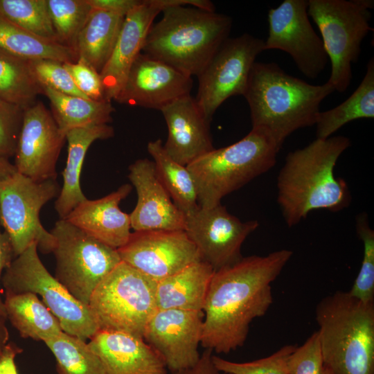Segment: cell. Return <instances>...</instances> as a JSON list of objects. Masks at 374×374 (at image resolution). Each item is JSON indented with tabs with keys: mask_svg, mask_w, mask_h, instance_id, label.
Masks as SVG:
<instances>
[{
	"mask_svg": "<svg viewBox=\"0 0 374 374\" xmlns=\"http://www.w3.org/2000/svg\"><path fill=\"white\" fill-rule=\"evenodd\" d=\"M292 254L280 249L264 256L242 257L214 271L202 310L204 349L227 354L244 344L251 322L272 305L271 283Z\"/></svg>",
	"mask_w": 374,
	"mask_h": 374,
	"instance_id": "1",
	"label": "cell"
},
{
	"mask_svg": "<svg viewBox=\"0 0 374 374\" xmlns=\"http://www.w3.org/2000/svg\"><path fill=\"white\" fill-rule=\"evenodd\" d=\"M350 146L348 137L332 136L316 139L287 154L277 177V202L289 227L314 210L338 212L350 205L349 187L334 172L339 158Z\"/></svg>",
	"mask_w": 374,
	"mask_h": 374,
	"instance_id": "2",
	"label": "cell"
},
{
	"mask_svg": "<svg viewBox=\"0 0 374 374\" xmlns=\"http://www.w3.org/2000/svg\"><path fill=\"white\" fill-rule=\"evenodd\" d=\"M334 91L328 82L311 84L276 63L256 62L243 96L252 128L264 130L281 148L293 132L315 125L321 102Z\"/></svg>",
	"mask_w": 374,
	"mask_h": 374,
	"instance_id": "3",
	"label": "cell"
},
{
	"mask_svg": "<svg viewBox=\"0 0 374 374\" xmlns=\"http://www.w3.org/2000/svg\"><path fill=\"white\" fill-rule=\"evenodd\" d=\"M148 33L142 53L192 77L197 76L229 38L232 19L191 6L166 8Z\"/></svg>",
	"mask_w": 374,
	"mask_h": 374,
	"instance_id": "4",
	"label": "cell"
},
{
	"mask_svg": "<svg viewBox=\"0 0 374 374\" xmlns=\"http://www.w3.org/2000/svg\"><path fill=\"white\" fill-rule=\"evenodd\" d=\"M315 318L331 374H374V303L337 291L317 303Z\"/></svg>",
	"mask_w": 374,
	"mask_h": 374,
	"instance_id": "5",
	"label": "cell"
},
{
	"mask_svg": "<svg viewBox=\"0 0 374 374\" xmlns=\"http://www.w3.org/2000/svg\"><path fill=\"white\" fill-rule=\"evenodd\" d=\"M280 148L268 133L252 128L238 141L214 148L188 165L199 206L221 204L224 196L267 172L275 165Z\"/></svg>",
	"mask_w": 374,
	"mask_h": 374,
	"instance_id": "6",
	"label": "cell"
},
{
	"mask_svg": "<svg viewBox=\"0 0 374 374\" xmlns=\"http://www.w3.org/2000/svg\"><path fill=\"white\" fill-rule=\"evenodd\" d=\"M373 1L309 0L308 14L317 26L331 64L328 82L345 92L352 80V64L361 54L363 39L373 30Z\"/></svg>",
	"mask_w": 374,
	"mask_h": 374,
	"instance_id": "7",
	"label": "cell"
},
{
	"mask_svg": "<svg viewBox=\"0 0 374 374\" xmlns=\"http://www.w3.org/2000/svg\"><path fill=\"white\" fill-rule=\"evenodd\" d=\"M157 283L121 261L96 287L89 302L98 330L143 338L157 310Z\"/></svg>",
	"mask_w": 374,
	"mask_h": 374,
	"instance_id": "8",
	"label": "cell"
},
{
	"mask_svg": "<svg viewBox=\"0 0 374 374\" xmlns=\"http://www.w3.org/2000/svg\"><path fill=\"white\" fill-rule=\"evenodd\" d=\"M1 283L5 294L30 292L40 296L69 335L86 341L98 330L89 305L77 300L49 273L35 243L14 258L4 270Z\"/></svg>",
	"mask_w": 374,
	"mask_h": 374,
	"instance_id": "9",
	"label": "cell"
},
{
	"mask_svg": "<svg viewBox=\"0 0 374 374\" xmlns=\"http://www.w3.org/2000/svg\"><path fill=\"white\" fill-rule=\"evenodd\" d=\"M55 238V278L78 301L89 305L100 283L121 262L113 248L64 219L50 231Z\"/></svg>",
	"mask_w": 374,
	"mask_h": 374,
	"instance_id": "10",
	"label": "cell"
},
{
	"mask_svg": "<svg viewBox=\"0 0 374 374\" xmlns=\"http://www.w3.org/2000/svg\"><path fill=\"white\" fill-rule=\"evenodd\" d=\"M60 190L56 179L35 181L18 172L0 179V223L15 257L33 243L43 253L53 252L55 238L42 224L39 213Z\"/></svg>",
	"mask_w": 374,
	"mask_h": 374,
	"instance_id": "11",
	"label": "cell"
},
{
	"mask_svg": "<svg viewBox=\"0 0 374 374\" xmlns=\"http://www.w3.org/2000/svg\"><path fill=\"white\" fill-rule=\"evenodd\" d=\"M264 51L265 41L249 33L229 37L223 42L197 76L195 98L208 120L211 121L226 100L244 95L251 68Z\"/></svg>",
	"mask_w": 374,
	"mask_h": 374,
	"instance_id": "12",
	"label": "cell"
},
{
	"mask_svg": "<svg viewBox=\"0 0 374 374\" xmlns=\"http://www.w3.org/2000/svg\"><path fill=\"white\" fill-rule=\"evenodd\" d=\"M308 0H285L268 11L269 32L265 50L289 54L308 78H317L325 69L328 57L321 38L308 14Z\"/></svg>",
	"mask_w": 374,
	"mask_h": 374,
	"instance_id": "13",
	"label": "cell"
},
{
	"mask_svg": "<svg viewBox=\"0 0 374 374\" xmlns=\"http://www.w3.org/2000/svg\"><path fill=\"white\" fill-rule=\"evenodd\" d=\"M259 226L257 220L241 221L219 204L199 207L185 215L184 231L196 246L202 260L214 271L238 262L246 238Z\"/></svg>",
	"mask_w": 374,
	"mask_h": 374,
	"instance_id": "14",
	"label": "cell"
},
{
	"mask_svg": "<svg viewBox=\"0 0 374 374\" xmlns=\"http://www.w3.org/2000/svg\"><path fill=\"white\" fill-rule=\"evenodd\" d=\"M117 251L121 261L156 282L202 260L184 230L133 231Z\"/></svg>",
	"mask_w": 374,
	"mask_h": 374,
	"instance_id": "15",
	"label": "cell"
},
{
	"mask_svg": "<svg viewBox=\"0 0 374 374\" xmlns=\"http://www.w3.org/2000/svg\"><path fill=\"white\" fill-rule=\"evenodd\" d=\"M203 322V311L157 309L148 321L143 338L170 373L178 372L194 366L199 359Z\"/></svg>",
	"mask_w": 374,
	"mask_h": 374,
	"instance_id": "16",
	"label": "cell"
},
{
	"mask_svg": "<svg viewBox=\"0 0 374 374\" xmlns=\"http://www.w3.org/2000/svg\"><path fill=\"white\" fill-rule=\"evenodd\" d=\"M65 141L51 112L37 101L24 112L14 156L17 172L35 181L56 179V164Z\"/></svg>",
	"mask_w": 374,
	"mask_h": 374,
	"instance_id": "17",
	"label": "cell"
},
{
	"mask_svg": "<svg viewBox=\"0 0 374 374\" xmlns=\"http://www.w3.org/2000/svg\"><path fill=\"white\" fill-rule=\"evenodd\" d=\"M174 5L198 6V0H142L124 19L110 57L100 73L105 98L115 100L134 62L142 53L148 33L155 17Z\"/></svg>",
	"mask_w": 374,
	"mask_h": 374,
	"instance_id": "18",
	"label": "cell"
},
{
	"mask_svg": "<svg viewBox=\"0 0 374 374\" xmlns=\"http://www.w3.org/2000/svg\"><path fill=\"white\" fill-rule=\"evenodd\" d=\"M192 77L141 53L131 66L115 101L120 104L161 110L190 94Z\"/></svg>",
	"mask_w": 374,
	"mask_h": 374,
	"instance_id": "19",
	"label": "cell"
},
{
	"mask_svg": "<svg viewBox=\"0 0 374 374\" xmlns=\"http://www.w3.org/2000/svg\"><path fill=\"white\" fill-rule=\"evenodd\" d=\"M128 178L137 202L130 214L136 231L184 230L185 215L178 208L159 179L153 161L140 159L129 166Z\"/></svg>",
	"mask_w": 374,
	"mask_h": 374,
	"instance_id": "20",
	"label": "cell"
},
{
	"mask_svg": "<svg viewBox=\"0 0 374 374\" xmlns=\"http://www.w3.org/2000/svg\"><path fill=\"white\" fill-rule=\"evenodd\" d=\"M160 111L168 127L163 147L175 161L187 166L215 148L211 121L190 94L175 100Z\"/></svg>",
	"mask_w": 374,
	"mask_h": 374,
	"instance_id": "21",
	"label": "cell"
},
{
	"mask_svg": "<svg viewBox=\"0 0 374 374\" xmlns=\"http://www.w3.org/2000/svg\"><path fill=\"white\" fill-rule=\"evenodd\" d=\"M88 344L105 374H168L162 358L142 337L98 330Z\"/></svg>",
	"mask_w": 374,
	"mask_h": 374,
	"instance_id": "22",
	"label": "cell"
},
{
	"mask_svg": "<svg viewBox=\"0 0 374 374\" xmlns=\"http://www.w3.org/2000/svg\"><path fill=\"white\" fill-rule=\"evenodd\" d=\"M132 188V185L125 184L100 199H87L76 206L64 220L117 249L127 242L132 233L130 214L119 207Z\"/></svg>",
	"mask_w": 374,
	"mask_h": 374,
	"instance_id": "23",
	"label": "cell"
},
{
	"mask_svg": "<svg viewBox=\"0 0 374 374\" xmlns=\"http://www.w3.org/2000/svg\"><path fill=\"white\" fill-rule=\"evenodd\" d=\"M109 124L75 128L66 133L67 159L63 170V184L55 202L60 219H65L79 204L87 199L80 186V175L87 150L96 140L114 136Z\"/></svg>",
	"mask_w": 374,
	"mask_h": 374,
	"instance_id": "24",
	"label": "cell"
},
{
	"mask_svg": "<svg viewBox=\"0 0 374 374\" xmlns=\"http://www.w3.org/2000/svg\"><path fill=\"white\" fill-rule=\"evenodd\" d=\"M214 271L201 260L159 280L156 287L157 309L202 311Z\"/></svg>",
	"mask_w": 374,
	"mask_h": 374,
	"instance_id": "25",
	"label": "cell"
},
{
	"mask_svg": "<svg viewBox=\"0 0 374 374\" xmlns=\"http://www.w3.org/2000/svg\"><path fill=\"white\" fill-rule=\"evenodd\" d=\"M125 17L92 8L75 45L78 60L100 73L110 57Z\"/></svg>",
	"mask_w": 374,
	"mask_h": 374,
	"instance_id": "26",
	"label": "cell"
},
{
	"mask_svg": "<svg viewBox=\"0 0 374 374\" xmlns=\"http://www.w3.org/2000/svg\"><path fill=\"white\" fill-rule=\"evenodd\" d=\"M6 319L22 338L43 341L63 332L56 317L37 295L5 294Z\"/></svg>",
	"mask_w": 374,
	"mask_h": 374,
	"instance_id": "27",
	"label": "cell"
},
{
	"mask_svg": "<svg viewBox=\"0 0 374 374\" xmlns=\"http://www.w3.org/2000/svg\"><path fill=\"white\" fill-rule=\"evenodd\" d=\"M42 93L50 101L51 114L60 131L66 133L75 128L109 124L115 111L111 101L93 100L60 93L41 86Z\"/></svg>",
	"mask_w": 374,
	"mask_h": 374,
	"instance_id": "28",
	"label": "cell"
},
{
	"mask_svg": "<svg viewBox=\"0 0 374 374\" xmlns=\"http://www.w3.org/2000/svg\"><path fill=\"white\" fill-rule=\"evenodd\" d=\"M374 118V59L371 57L357 88L343 103L319 112L316 123V139H326L349 122Z\"/></svg>",
	"mask_w": 374,
	"mask_h": 374,
	"instance_id": "29",
	"label": "cell"
},
{
	"mask_svg": "<svg viewBox=\"0 0 374 374\" xmlns=\"http://www.w3.org/2000/svg\"><path fill=\"white\" fill-rule=\"evenodd\" d=\"M0 51L27 61L53 60L66 63L78 60L71 48L30 33L1 17Z\"/></svg>",
	"mask_w": 374,
	"mask_h": 374,
	"instance_id": "30",
	"label": "cell"
},
{
	"mask_svg": "<svg viewBox=\"0 0 374 374\" xmlns=\"http://www.w3.org/2000/svg\"><path fill=\"white\" fill-rule=\"evenodd\" d=\"M147 150L153 159L157 175L178 208L184 214L199 206L194 179L187 166L172 159L159 139L150 141Z\"/></svg>",
	"mask_w": 374,
	"mask_h": 374,
	"instance_id": "31",
	"label": "cell"
},
{
	"mask_svg": "<svg viewBox=\"0 0 374 374\" xmlns=\"http://www.w3.org/2000/svg\"><path fill=\"white\" fill-rule=\"evenodd\" d=\"M42 87L30 61L0 51V99L26 109L37 102Z\"/></svg>",
	"mask_w": 374,
	"mask_h": 374,
	"instance_id": "32",
	"label": "cell"
},
{
	"mask_svg": "<svg viewBox=\"0 0 374 374\" xmlns=\"http://www.w3.org/2000/svg\"><path fill=\"white\" fill-rule=\"evenodd\" d=\"M44 342L55 358L57 374H105L86 341L62 332Z\"/></svg>",
	"mask_w": 374,
	"mask_h": 374,
	"instance_id": "33",
	"label": "cell"
},
{
	"mask_svg": "<svg viewBox=\"0 0 374 374\" xmlns=\"http://www.w3.org/2000/svg\"><path fill=\"white\" fill-rule=\"evenodd\" d=\"M0 17L36 35L60 42L46 0H0Z\"/></svg>",
	"mask_w": 374,
	"mask_h": 374,
	"instance_id": "34",
	"label": "cell"
},
{
	"mask_svg": "<svg viewBox=\"0 0 374 374\" xmlns=\"http://www.w3.org/2000/svg\"><path fill=\"white\" fill-rule=\"evenodd\" d=\"M58 41L75 52L78 36L92 8L87 0H46Z\"/></svg>",
	"mask_w": 374,
	"mask_h": 374,
	"instance_id": "35",
	"label": "cell"
},
{
	"mask_svg": "<svg viewBox=\"0 0 374 374\" xmlns=\"http://www.w3.org/2000/svg\"><path fill=\"white\" fill-rule=\"evenodd\" d=\"M355 227L363 243L364 253L359 273L348 293L364 303H374V231L366 213L356 217Z\"/></svg>",
	"mask_w": 374,
	"mask_h": 374,
	"instance_id": "36",
	"label": "cell"
},
{
	"mask_svg": "<svg viewBox=\"0 0 374 374\" xmlns=\"http://www.w3.org/2000/svg\"><path fill=\"white\" fill-rule=\"evenodd\" d=\"M296 346L287 344L268 357L246 362H235L213 354L212 360L221 372L231 374H289L287 362Z\"/></svg>",
	"mask_w": 374,
	"mask_h": 374,
	"instance_id": "37",
	"label": "cell"
},
{
	"mask_svg": "<svg viewBox=\"0 0 374 374\" xmlns=\"http://www.w3.org/2000/svg\"><path fill=\"white\" fill-rule=\"evenodd\" d=\"M63 64L53 60L30 61L32 71L41 86L66 95L89 99L78 89Z\"/></svg>",
	"mask_w": 374,
	"mask_h": 374,
	"instance_id": "38",
	"label": "cell"
},
{
	"mask_svg": "<svg viewBox=\"0 0 374 374\" xmlns=\"http://www.w3.org/2000/svg\"><path fill=\"white\" fill-rule=\"evenodd\" d=\"M287 366L289 374H331L323 362L317 331L296 347Z\"/></svg>",
	"mask_w": 374,
	"mask_h": 374,
	"instance_id": "39",
	"label": "cell"
},
{
	"mask_svg": "<svg viewBox=\"0 0 374 374\" xmlns=\"http://www.w3.org/2000/svg\"><path fill=\"white\" fill-rule=\"evenodd\" d=\"M24 109L0 99V158L15 156Z\"/></svg>",
	"mask_w": 374,
	"mask_h": 374,
	"instance_id": "40",
	"label": "cell"
},
{
	"mask_svg": "<svg viewBox=\"0 0 374 374\" xmlns=\"http://www.w3.org/2000/svg\"><path fill=\"white\" fill-rule=\"evenodd\" d=\"M63 64L78 89L88 98L97 101L107 100L100 73L79 60Z\"/></svg>",
	"mask_w": 374,
	"mask_h": 374,
	"instance_id": "41",
	"label": "cell"
},
{
	"mask_svg": "<svg viewBox=\"0 0 374 374\" xmlns=\"http://www.w3.org/2000/svg\"><path fill=\"white\" fill-rule=\"evenodd\" d=\"M92 8L125 17L139 6L142 0H87Z\"/></svg>",
	"mask_w": 374,
	"mask_h": 374,
	"instance_id": "42",
	"label": "cell"
},
{
	"mask_svg": "<svg viewBox=\"0 0 374 374\" xmlns=\"http://www.w3.org/2000/svg\"><path fill=\"white\" fill-rule=\"evenodd\" d=\"M15 258L10 240L7 233L0 229V314L6 317L3 300L1 297V277L4 270Z\"/></svg>",
	"mask_w": 374,
	"mask_h": 374,
	"instance_id": "43",
	"label": "cell"
},
{
	"mask_svg": "<svg viewBox=\"0 0 374 374\" xmlns=\"http://www.w3.org/2000/svg\"><path fill=\"white\" fill-rule=\"evenodd\" d=\"M23 350L13 342H8L0 355V374H18L15 364L17 355Z\"/></svg>",
	"mask_w": 374,
	"mask_h": 374,
	"instance_id": "44",
	"label": "cell"
},
{
	"mask_svg": "<svg viewBox=\"0 0 374 374\" xmlns=\"http://www.w3.org/2000/svg\"><path fill=\"white\" fill-rule=\"evenodd\" d=\"M6 317L0 314V355L8 343L9 332L6 326Z\"/></svg>",
	"mask_w": 374,
	"mask_h": 374,
	"instance_id": "45",
	"label": "cell"
},
{
	"mask_svg": "<svg viewBox=\"0 0 374 374\" xmlns=\"http://www.w3.org/2000/svg\"><path fill=\"white\" fill-rule=\"evenodd\" d=\"M17 172L13 163L9 160L0 158V179L6 178Z\"/></svg>",
	"mask_w": 374,
	"mask_h": 374,
	"instance_id": "46",
	"label": "cell"
}]
</instances>
